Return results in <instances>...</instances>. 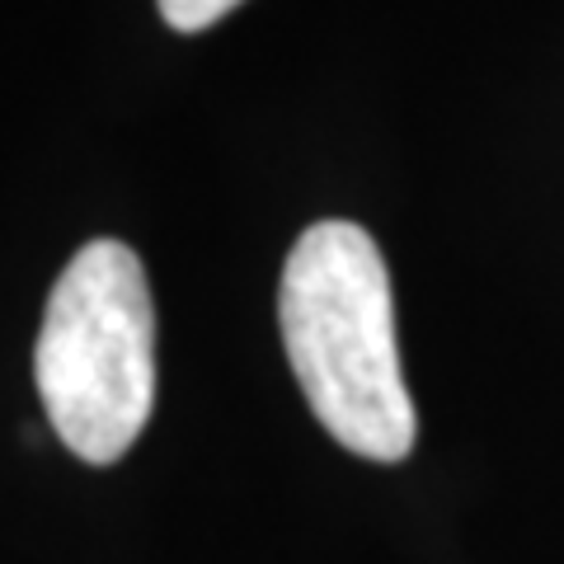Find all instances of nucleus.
Returning a JSON list of instances; mask_svg holds the SVG:
<instances>
[{"mask_svg": "<svg viewBox=\"0 0 564 564\" xmlns=\"http://www.w3.org/2000/svg\"><path fill=\"white\" fill-rule=\"evenodd\" d=\"M245 0H161V14L174 33H203L217 20H226Z\"/></svg>", "mask_w": 564, "mask_h": 564, "instance_id": "3", "label": "nucleus"}, {"mask_svg": "<svg viewBox=\"0 0 564 564\" xmlns=\"http://www.w3.org/2000/svg\"><path fill=\"white\" fill-rule=\"evenodd\" d=\"M47 423L90 466H113L155 404V306L147 269L122 240L80 245L47 292L33 344Z\"/></svg>", "mask_w": 564, "mask_h": 564, "instance_id": "2", "label": "nucleus"}, {"mask_svg": "<svg viewBox=\"0 0 564 564\" xmlns=\"http://www.w3.org/2000/svg\"><path fill=\"white\" fill-rule=\"evenodd\" d=\"M278 325L296 386L339 447L395 466L414 452V400L400 372L391 273L358 221H315L278 282Z\"/></svg>", "mask_w": 564, "mask_h": 564, "instance_id": "1", "label": "nucleus"}]
</instances>
